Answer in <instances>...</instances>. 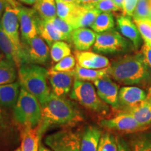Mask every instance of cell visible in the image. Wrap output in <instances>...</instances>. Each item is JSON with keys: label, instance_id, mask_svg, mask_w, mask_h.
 Instances as JSON below:
<instances>
[{"label": "cell", "instance_id": "1", "mask_svg": "<svg viewBox=\"0 0 151 151\" xmlns=\"http://www.w3.org/2000/svg\"><path fill=\"white\" fill-rule=\"evenodd\" d=\"M109 73L116 82L124 86L146 88L151 84V68L141 52L113 60L109 67Z\"/></svg>", "mask_w": 151, "mask_h": 151}, {"label": "cell", "instance_id": "2", "mask_svg": "<svg viewBox=\"0 0 151 151\" xmlns=\"http://www.w3.org/2000/svg\"><path fill=\"white\" fill-rule=\"evenodd\" d=\"M41 107L42 118L38 127L41 137L50 126H72L84 120L80 110L70 100L52 92Z\"/></svg>", "mask_w": 151, "mask_h": 151}, {"label": "cell", "instance_id": "3", "mask_svg": "<svg viewBox=\"0 0 151 151\" xmlns=\"http://www.w3.org/2000/svg\"><path fill=\"white\" fill-rule=\"evenodd\" d=\"M18 75L21 88L37 97L41 106L44 105L51 93L47 82L48 71L41 65L23 64L18 67Z\"/></svg>", "mask_w": 151, "mask_h": 151}, {"label": "cell", "instance_id": "4", "mask_svg": "<svg viewBox=\"0 0 151 151\" xmlns=\"http://www.w3.org/2000/svg\"><path fill=\"white\" fill-rule=\"evenodd\" d=\"M69 97L100 119L109 118L116 113L99 97L94 85L88 81L75 79Z\"/></svg>", "mask_w": 151, "mask_h": 151}, {"label": "cell", "instance_id": "5", "mask_svg": "<svg viewBox=\"0 0 151 151\" xmlns=\"http://www.w3.org/2000/svg\"><path fill=\"white\" fill-rule=\"evenodd\" d=\"M14 115L15 120L24 128H35L41 122L42 107L37 97L21 88L14 107Z\"/></svg>", "mask_w": 151, "mask_h": 151}, {"label": "cell", "instance_id": "6", "mask_svg": "<svg viewBox=\"0 0 151 151\" xmlns=\"http://www.w3.org/2000/svg\"><path fill=\"white\" fill-rule=\"evenodd\" d=\"M99 124L101 127L117 135H129L146 131L150 128L142 125L125 111H118L109 118L100 119Z\"/></svg>", "mask_w": 151, "mask_h": 151}, {"label": "cell", "instance_id": "7", "mask_svg": "<svg viewBox=\"0 0 151 151\" xmlns=\"http://www.w3.org/2000/svg\"><path fill=\"white\" fill-rule=\"evenodd\" d=\"M132 46L133 45L129 41L113 28L104 32L97 33L92 49L97 52L115 54L127 52Z\"/></svg>", "mask_w": 151, "mask_h": 151}, {"label": "cell", "instance_id": "8", "mask_svg": "<svg viewBox=\"0 0 151 151\" xmlns=\"http://www.w3.org/2000/svg\"><path fill=\"white\" fill-rule=\"evenodd\" d=\"M21 46L22 65L33 64L44 66L48 63L50 58L49 47L39 35L27 42L21 41Z\"/></svg>", "mask_w": 151, "mask_h": 151}, {"label": "cell", "instance_id": "9", "mask_svg": "<svg viewBox=\"0 0 151 151\" xmlns=\"http://www.w3.org/2000/svg\"><path fill=\"white\" fill-rule=\"evenodd\" d=\"M44 143L52 151H81V133L60 130L46 136Z\"/></svg>", "mask_w": 151, "mask_h": 151}, {"label": "cell", "instance_id": "10", "mask_svg": "<svg viewBox=\"0 0 151 151\" xmlns=\"http://www.w3.org/2000/svg\"><path fill=\"white\" fill-rule=\"evenodd\" d=\"M1 27L4 32L13 43L18 54L20 66L22 65V46L20 35V24L16 8L8 4L0 19Z\"/></svg>", "mask_w": 151, "mask_h": 151}, {"label": "cell", "instance_id": "11", "mask_svg": "<svg viewBox=\"0 0 151 151\" xmlns=\"http://www.w3.org/2000/svg\"><path fill=\"white\" fill-rule=\"evenodd\" d=\"M21 41L27 42L38 36L37 19L38 14L34 9L19 4L16 7Z\"/></svg>", "mask_w": 151, "mask_h": 151}, {"label": "cell", "instance_id": "12", "mask_svg": "<svg viewBox=\"0 0 151 151\" xmlns=\"http://www.w3.org/2000/svg\"><path fill=\"white\" fill-rule=\"evenodd\" d=\"M92 83L95 86L99 97L116 112L120 111L118 99V85L111 80L109 76L99 79Z\"/></svg>", "mask_w": 151, "mask_h": 151}, {"label": "cell", "instance_id": "13", "mask_svg": "<svg viewBox=\"0 0 151 151\" xmlns=\"http://www.w3.org/2000/svg\"><path fill=\"white\" fill-rule=\"evenodd\" d=\"M48 79L51 86L52 93L60 97H65L70 93L75 78L71 71H48Z\"/></svg>", "mask_w": 151, "mask_h": 151}, {"label": "cell", "instance_id": "14", "mask_svg": "<svg viewBox=\"0 0 151 151\" xmlns=\"http://www.w3.org/2000/svg\"><path fill=\"white\" fill-rule=\"evenodd\" d=\"M147 97V93L137 86H124L119 90L118 99L120 111H123L143 101Z\"/></svg>", "mask_w": 151, "mask_h": 151}, {"label": "cell", "instance_id": "15", "mask_svg": "<svg viewBox=\"0 0 151 151\" xmlns=\"http://www.w3.org/2000/svg\"><path fill=\"white\" fill-rule=\"evenodd\" d=\"M74 56L76 60L77 65L81 67L88 69H101L108 68L111 62L106 57L95 53V52L76 50L74 52Z\"/></svg>", "mask_w": 151, "mask_h": 151}, {"label": "cell", "instance_id": "16", "mask_svg": "<svg viewBox=\"0 0 151 151\" xmlns=\"http://www.w3.org/2000/svg\"><path fill=\"white\" fill-rule=\"evenodd\" d=\"M38 35L46 41L48 46L57 41H66L67 38L57 28L50 20L41 18L38 16L37 19Z\"/></svg>", "mask_w": 151, "mask_h": 151}, {"label": "cell", "instance_id": "17", "mask_svg": "<svg viewBox=\"0 0 151 151\" xmlns=\"http://www.w3.org/2000/svg\"><path fill=\"white\" fill-rule=\"evenodd\" d=\"M101 11L90 4H78L71 26L73 29L91 26Z\"/></svg>", "mask_w": 151, "mask_h": 151}, {"label": "cell", "instance_id": "18", "mask_svg": "<svg viewBox=\"0 0 151 151\" xmlns=\"http://www.w3.org/2000/svg\"><path fill=\"white\" fill-rule=\"evenodd\" d=\"M97 33L86 27H79L73 30L71 43L76 50H88L95 42Z\"/></svg>", "mask_w": 151, "mask_h": 151}, {"label": "cell", "instance_id": "19", "mask_svg": "<svg viewBox=\"0 0 151 151\" xmlns=\"http://www.w3.org/2000/svg\"><path fill=\"white\" fill-rule=\"evenodd\" d=\"M117 24L122 35L132 41L134 48H139L141 45L142 38L137 25L132 21L130 17L126 16L117 17Z\"/></svg>", "mask_w": 151, "mask_h": 151}, {"label": "cell", "instance_id": "20", "mask_svg": "<svg viewBox=\"0 0 151 151\" xmlns=\"http://www.w3.org/2000/svg\"><path fill=\"white\" fill-rule=\"evenodd\" d=\"M11 120L0 106V151L10 150L16 142L13 132H11Z\"/></svg>", "mask_w": 151, "mask_h": 151}, {"label": "cell", "instance_id": "21", "mask_svg": "<svg viewBox=\"0 0 151 151\" xmlns=\"http://www.w3.org/2000/svg\"><path fill=\"white\" fill-rule=\"evenodd\" d=\"M20 88L19 81L0 85V106L3 109H14L18 101Z\"/></svg>", "mask_w": 151, "mask_h": 151}, {"label": "cell", "instance_id": "22", "mask_svg": "<svg viewBox=\"0 0 151 151\" xmlns=\"http://www.w3.org/2000/svg\"><path fill=\"white\" fill-rule=\"evenodd\" d=\"M102 132L98 127L88 125L81 133V151H97Z\"/></svg>", "mask_w": 151, "mask_h": 151}, {"label": "cell", "instance_id": "23", "mask_svg": "<svg viewBox=\"0 0 151 151\" xmlns=\"http://www.w3.org/2000/svg\"><path fill=\"white\" fill-rule=\"evenodd\" d=\"M123 111L131 114L142 125L150 127L151 100L146 99L138 104Z\"/></svg>", "mask_w": 151, "mask_h": 151}, {"label": "cell", "instance_id": "24", "mask_svg": "<svg viewBox=\"0 0 151 151\" xmlns=\"http://www.w3.org/2000/svg\"><path fill=\"white\" fill-rule=\"evenodd\" d=\"M71 72L76 80L88 81V82H94L105 77H110L109 67L101 69H93L81 67L76 65L74 69L71 71Z\"/></svg>", "mask_w": 151, "mask_h": 151}, {"label": "cell", "instance_id": "25", "mask_svg": "<svg viewBox=\"0 0 151 151\" xmlns=\"http://www.w3.org/2000/svg\"><path fill=\"white\" fill-rule=\"evenodd\" d=\"M131 151H151V132H141L129 134L126 139Z\"/></svg>", "mask_w": 151, "mask_h": 151}, {"label": "cell", "instance_id": "26", "mask_svg": "<svg viewBox=\"0 0 151 151\" xmlns=\"http://www.w3.org/2000/svg\"><path fill=\"white\" fill-rule=\"evenodd\" d=\"M41 136L38 127H25L22 134L21 151H39V139Z\"/></svg>", "mask_w": 151, "mask_h": 151}, {"label": "cell", "instance_id": "27", "mask_svg": "<svg viewBox=\"0 0 151 151\" xmlns=\"http://www.w3.org/2000/svg\"><path fill=\"white\" fill-rule=\"evenodd\" d=\"M0 50L6 58L14 62L17 67H20V62L16 50L8 36L4 32L0 22Z\"/></svg>", "mask_w": 151, "mask_h": 151}, {"label": "cell", "instance_id": "28", "mask_svg": "<svg viewBox=\"0 0 151 151\" xmlns=\"http://www.w3.org/2000/svg\"><path fill=\"white\" fill-rule=\"evenodd\" d=\"M17 66L7 58L0 60V85L14 83L17 78Z\"/></svg>", "mask_w": 151, "mask_h": 151}, {"label": "cell", "instance_id": "29", "mask_svg": "<svg viewBox=\"0 0 151 151\" xmlns=\"http://www.w3.org/2000/svg\"><path fill=\"white\" fill-rule=\"evenodd\" d=\"M33 6L41 18L50 20L57 16L55 0H39Z\"/></svg>", "mask_w": 151, "mask_h": 151}, {"label": "cell", "instance_id": "30", "mask_svg": "<svg viewBox=\"0 0 151 151\" xmlns=\"http://www.w3.org/2000/svg\"><path fill=\"white\" fill-rule=\"evenodd\" d=\"M55 2L57 16L71 25L78 4L67 2L62 0H55Z\"/></svg>", "mask_w": 151, "mask_h": 151}, {"label": "cell", "instance_id": "31", "mask_svg": "<svg viewBox=\"0 0 151 151\" xmlns=\"http://www.w3.org/2000/svg\"><path fill=\"white\" fill-rule=\"evenodd\" d=\"M96 33H101L115 27L114 18L111 13L101 12L90 26Z\"/></svg>", "mask_w": 151, "mask_h": 151}, {"label": "cell", "instance_id": "32", "mask_svg": "<svg viewBox=\"0 0 151 151\" xmlns=\"http://www.w3.org/2000/svg\"><path fill=\"white\" fill-rule=\"evenodd\" d=\"M71 47L64 41H57L50 46V58L54 62H58L64 58L71 55Z\"/></svg>", "mask_w": 151, "mask_h": 151}, {"label": "cell", "instance_id": "33", "mask_svg": "<svg viewBox=\"0 0 151 151\" xmlns=\"http://www.w3.org/2000/svg\"><path fill=\"white\" fill-rule=\"evenodd\" d=\"M97 151H118L116 136L108 131L102 133Z\"/></svg>", "mask_w": 151, "mask_h": 151}, {"label": "cell", "instance_id": "34", "mask_svg": "<svg viewBox=\"0 0 151 151\" xmlns=\"http://www.w3.org/2000/svg\"><path fill=\"white\" fill-rule=\"evenodd\" d=\"M144 43L151 46V19L134 20Z\"/></svg>", "mask_w": 151, "mask_h": 151}, {"label": "cell", "instance_id": "35", "mask_svg": "<svg viewBox=\"0 0 151 151\" xmlns=\"http://www.w3.org/2000/svg\"><path fill=\"white\" fill-rule=\"evenodd\" d=\"M132 17L134 20L150 19L148 0H138Z\"/></svg>", "mask_w": 151, "mask_h": 151}, {"label": "cell", "instance_id": "36", "mask_svg": "<svg viewBox=\"0 0 151 151\" xmlns=\"http://www.w3.org/2000/svg\"><path fill=\"white\" fill-rule=\"evenodd\" d=\"M76 64V60L75 56L69 55L63 59L60 60L52 67V70L57 71H71L74 69Z\"/></svg>", "mask_w": 151, "mask_h": 151}, {"label": "cell", "instance_id": "37", "mask_svg": "<svg viewBox=\"0 0 151 151\" xmlns=\"http://www.w3.org/2000/svg\"><path fill=\"white\" fill-rule=\"evenodd\" d=\"M50 21L54 24V25L60 30L61 32L67 38L68 42L71 43V35L73 30L74 29L70 24L68 23L65 20L60 18L59 17L56 16L55 18L50 19Z\"/></svg>", "mask_w": 151, "mask_h": 151}, {"label": "cell", "instance_id": "38", "mask_svg": "<svg viewBox=\"0 0 151 151\" xmlns=\"http://www.w3.org/2000/svg\"><path fill=\"white\" fill-rule=\"evenodd\" d=\"M101 12H117L121 11L113 0H100L96 3L88 4Z\"/></svg>", "mask_w": 151, "mask_h": 151}, {"label": "cell", "instance_id": "39", "mask_svg": "<svg viewBox=\"0 0 151 151\" xmlns=\"http://www.w3.org/2000/svg\"><path fill=\"white\" fill-rule=\"evenodd\" d=\"M138 0H124L122 16L132 17Z\"/></svg>", "mask_w": 151, "mask_h": 151}, {"label": "cell", "instance_id": "40", "mask_svg": "<svg viewBox=\"0 0 151 151\" xmlns=\"http://www.w3.org/2000/svg\"><path fill=\"white\" fill-rule=\"evenodd\" d=\"M141 52L142 53L147 65L151 68V46L144 43L141 47Z\"/></svg>", "mask_w": 151, "mask_h": 151}, {"label": "cell", "instance_id": "41", "mask_svg": "<svg viewBox=\"0 0 151 151\" xmlns=\"http://www.w3.org/2000/svg\"><path fill=\"white\" fill-rule=\"evenodd\" d=\"M118 144V151H131L126 139L120 135H116Z\"/></svg>", "mask_w": 151, "mask_h": 151}, {"label": "cell", "instance_id": "42", "mask_svg": "<svg viewBox=\"0 0 151 151\" xmlns=\"http://www.w3.org/2000/svg\"><path fill=\"white\" fill-rule=\"evenodd\" d=\"M8 2H7L6 0H0V19H1V16L4 12L6 7L7 4H8Z\"/></svg>", "mask_w": 151, "mask_h": 151}, {"label": "cell", "instance_id": "43", "mask_svg": "<svg viewBox=\"0 0 151 151\" xmlns=\"http://www.w3.org/2000/svg\"><path fill=\"white\" fill-rule=\"evenodd\" d=\"M100 0H78V4H93L96 3Z\"/></svg>", "mask_w": 151, "mask_h": 151}, {"label": "cell", "instance_id": "44", "mask_svg": "<svg viewBox=\"0 0 151 151\" xmlns=\"http://www.w3.org/2000/svg\"><path fill=\"white\" fill-rule=\"evenodd\" d=\"M20 1H21L22 3L24 4L27 5H34L37 1L39 0H19Z\"/></svg>", "mask_w": 151, "mask_h": 151}, {"label": "cell", "instance_id": "45", "mask_svg": "<svg viewBox=\"0 0 151 151\" xmlns=\"http://www.w3.org/2000/svg\"><path fill=\"white\" fill-rule=\"evenodd\" d=\"M114 3L118 6V8L122 11V7H123V1L124 0H113Z\"/></svg>", "mask_w": 151, "mask_h": 151}, {"label": "cell", "instance_id": "46", "mask_svg": "<svg viewBox=\"0 0 151 151\" xmlns=\"http://www.w3.org/2000/svg\"><path fill=\"white\" fill-rule=\"evenodd\" d=\"M6 1L8 2L9 4H11V6H12L13 7H14V8H16L20 4H18L17 1H16V0H6Z\"/></svg>", "mask_w": 151, "mask_h": 151}, {"label": "cell", "instance_id": "47", "mask_svg": "<svg viewBox=\"0 0 151 151\" xmlns=\"http://www.w3.org/2000/svg\"><path fill=\"white\" fill-rule=\"evenodd\" d=\"M39 151H52L51 150H50V149L46 148V146H44L43 145L41 144L40 146L39 147Z\"/></svg>", "mask_w": 151, "mask_h": 151}, {"label": "cell", "instance_id": "48", "mask_svg": "<svg viewBox=\"0 0 151 151\" xmlns=\"http://www.w3.org/2000/svg\"><path fill=\"white\" fill-rule=\"evenodd\" d=\"M147 99H150L151 98V84L150 87H149L148 90V93H147Z\"/></svg>", "mask_w": 151, "mask_h": 151}, {"label": "cell", "instance_id": "49", "mask_svg": "<svg viewBox=\"0 0 151 151\" xmlns=\"http://www.w3.org/2000/svg\"><path fill=\"white\" fill-rule=\"evenodd\" d=\"M62 1H67V2H71V3H77V4H78V0H62Z\"/></svg>", "mask_w": 151, "mask_h": 151}, {"label": "cell", "instance_id": "50", "mask_svg": "<svg viewBox=\"0 0 151 151\" xmlns=\"http://www.w3.org/2000/svg\"><path fill=\"white\" fill-rule=\"evenodd\" d=\"M3 56H4L3 53H2V52H1V50H0V60L2 59V58H3Z\"/></svg>", "mask_w": 151, "mask_h": 151}, {"label": "cell", "instance_id": "51", "mask_svg": "<svg viewBox=\"0 0 151 151\" xmlns=\"http://www.w3.org/2000/svg\"><path fill=\"white\" fill-rule=\"evenodd\" d=\"M148 4H149V8L151 7V0H148Z\"/></svg>", "mask_w": 151, "mask_h": 151}, {"label": "cell", "instance_id": "52", "mask_svg": "<svg viewBox=\"0 0 151 151\" xmlns=\"http://www.w3.org/2000/svg\"><path fill=\"white\" fill-rule=\"evenodd\" d=\"M14 151H21V150H20V148H17V149H16V150H14Z\"/></svg>", "mask_w": 151, "mask_h": 151}, {"label": "cell", "instance_id": "53", "mask_svg": "<svg viewBox=\"0 0 151 151\" xmlns=\"http://www.w3.org/2000/svg\"><path fill=\"white\" fill-rule=\"evenodd\" d=\"M149 9H150V19H151V7H150Z\"/></svg>", "mask_w": 151, "mask_h": 151}, {"label": "cell", "instance_id": "54", "mask_svg": "<svg viewBox=\"0 0 151 151\" xmlns=\"http://www.w3.org/2000/svg\"><path fill=\"white\" fill-rule=\"evenodd\" d=\"M146 99H147V98H146ZM150 99V100H151V98H150V99Z\"/></svg>", "mask_w": 151, "mask_h": 151}]
</instances>
